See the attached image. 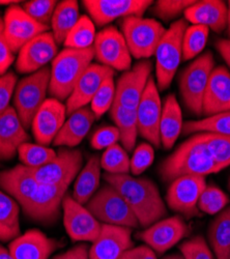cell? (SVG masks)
Wrapping results in <instances>:
<instances>
[{"label": "cell", "mask_w": 230, "mask_h": 259, "mask_svg": "<svg viewBox=\"0 0 230 259\" xmlns=\"http://www.w3.org/2000/svg\"><path fill=\"white\" fill-rule=\"evenodd\" d=\"M133 246L132 228L102 224L98 237L89 248V259H118Z\"/></svg>", "instance_id": "d6986e66"}, {"label": "cell", "mask_w": 230, "mask_h": 259, "mask_svg": "<svg viewBox=\"0 0 230 259\" xmlns=\"http://www.w3.org/2000/svg\"><path fill=\"white\" fill-rule=\"evenodd\" d=\"M19 212L18 202L0 190V242L14 241L21 235Z\"/></svg>", "instance_id": "d6a6232c"}, {"label": "cell", "mask_w": 230, "mask_h": 259, "mask_svg": "<svg viewBox=\"0 0 230 259\" xmlns=\"http://www.w3.org/2000/svg\"><path fill=\"white\" fill-rule=\"evenodd\" d=\"M182 114L179 104L174 95L166 98L162 107L160 121V138L164 148L170 149L182 131Z\"/></svg>", "instance_id": "f1b7e54d"}, {"label": "cell", "mask_w": 230, "mask_h": 259, "mask_svg": "<svg viewBox=\"0 0 230 259\" xmlns=\"http://www.w3.org/2000/svg\"><path fill=\"white\" fill-rule=\"evenodd\" d=\"M64 225L70 239L73 242H94L102 224L94 217L90 211L77 202L73 196L66 195L62 200Z\"/></svg>", "instance_id": "2e32d148"}, {"label": "cell", "mask_w": 230, "mask_h": 259, "mask_svg": "<svg viewBox=\"0 0 230 259\" xmlns=\"http://www.w3.org/2000/svg\"><path fill=\"white\" fill-rule=\"evenodd\" d=\"M164 259H183V258H181L178 255H171V256H168V257H166Z\"/></svg>", "instance_id": "6f0895ef"}, {"label": "cell", "mask_w": 230, "mask_h": 259, "mask_svg": "<svg viewBox=\"0 0 230 259\" xmlns=\"http://www.w3.org/2000/svg\"><path fill=\"white\" fill-rule=\"evenodd\" d=\"M208 29L202 25L188 26L182 37V59L190 60L196 57L204 49L207 37Z\"/></svg>", "instance_id": "f35d334b"}, {"label": "cell", "mask_w": 230, "mask_h": 259, "mask_svg": "<svg viewBox=\"0 0 230 259\" xmlns=\"http://www.w3.org/2000/svg\"><path fill=\"white\" fill-rule=\"evenodd\" d=\"M79 18V6L75 0H64L57 4L51 20L52 34L57 45L64 44Z\"/></svg>", "instance_id": "4dcf8cb0"}, {"label": "cell", "mask_w": 230, "mask_h": 259, "mask_svg": "<svg viewBox=\"0 0 230 259\" xmlns=\"http://www.w3.org/2000/svg\"><path fill=\"white\" fill-rule=\"evenodd\" d=\"M20 2H15V0H0V5H8V6H12V5H16L19 4Z\"/></svg>", "instance_id": "11a10c76"}, {"label": "cell", "mask_w": 230, "mask_h": 259, "mask_svg": "<svg viewBox=\"0 0 230 259\" xmlns=\"http://www.w3.org/2000/svg\"><path fill=\"white\" fill-rule=\"evenodd\" d=\"M94 217L104 224L136 228L139 222L127 201L109 184L103 186L85 206Z\"/></svg>", "instance_id": "52a82bcc"}, {"label": "cell", "mask_w": 230, "mask_h": 259, "mask_svg": "<svg viewBox=\"0 0 230 259\" xmlns=\"http://www.w3.org/2000/svg\"><path fill=\"white\" fill-rule=\"evenodd\" d=\"M119 140V132L116 126H104L93 135L90 144L95 149H106Z\"/></svg>", "instance_id": "7dc6e473"}, {"label": "cell", "mask_w": 230, "mask_h": 259, "mask_svg": "<svg viewBox=\"0 0 230 259\" xmlns=\"http://www.w3.org/2000/svg\"><path fill=\"white\" fill-rule=\"evenodd\" d=\"M215 69L211 51L196 58L179 77V92L188 110L199 116L202 114V102L211 74Z\"/></svg>", "instance_id": "ba28073f"}, {"label": "cell", "mask_w": 230, "mask_h": 259, "mask_svg": "<svg viewBox=\"0 0 230 259\" xmlns=\"http://www.w3.org/2000/svg\"><path fill=\"white\" fill-rule=\"evenodd\" d=\"M0 259H15L11 252L0 245Z\"/></svg>", "instance_id": "db71d44e"}, {"label": "cell", "mask_w": 230, "mask_h": 259, "mask_svg": "<svg viewBox=\"0 0 230 259\" xmlns=\"http://www.w3.org/2000/svg\"><path fill=\"white\" fill-rule=\"evenodd\" d=\"M95 119L96 116L88 107L73 112L60 128L53 144L66 147L77 146L88 134Z\"/></svg>", "instance_id": "83f0119b"}, {"label": "cell", "mask_w": 230, "mask_h": 259, "mask_svg": "<svg viewBox=\"0 0 230 259\" xmlns=\"http://www.w3.org/2000/svg\"><path fill=\"white\" fill-rule=\"evenodd\" d=\"M211 156L219 166L225 169L230 165V135L200 133Z\"/></svg>", "instance_id": "ab89813d"}, {"label": "cell", "mask_w": 230, "mask_h": 259, "mask_svg": "<svg viewBox=\"0 0 230 259\" xmlns=\"http://www.w3.org/2000/svg\"><path fill=\"white\" fill-rule=\"evenodd\" d=\"M120 25L130 53L136 59L153 56L166 32L159 21L143 17L124 18Z\"/></svg>", "instance_id": "8992f818"}, {"label": "cell", "mask_w": 230, "mask_h": 259, "mask_svg": "<svg viewBox=\"0 0 230 259\" xmlns=\"http://www.w3.org/2000/svg\"><path fill=\"white\" fill-rule=\"evenodd\" d=\"M182 134L212 133L219 135H230V111L207 116L199 120L187 121L182 125Z\"/></svg>", "instance_id": "e575fe53"}, {"label": "cell", "mask_w": 230, "mask_h": 259, "mask_svg": "<svg viewBox=\"0 0 230 259\" xmlns=\"http://www.w3.org/2000/svg\"><path fill=\"white\" fill-rule=\"evenodd\" d=\"M228 202V196L221 189L215 186L206 185L199 197L198 208L205 213L216 214L222 211Z\"/></svg>", "instance_id": "b9f144b4"}, {"label": "cell", "mask_w": 230, "mask_h": 259, "mask_svg": "<svg viewBox=\"0 0 230 259\" xmlns=\"http://www.w3.org/2000/svg\"><path fill=\"white\" fill-rule=\"evenodd\" d=\"M94 47L85 50L66 48L52 61L49 94L58 101H65L73 93L81 76L93 63Z\"/></svg>", "instance_id": "3957f363"}, {"label": "cell", "mask_w": 230, "mask_h": 259, "mask_svg": "<svg viewBox=\"0 0 230 259\" xmlns=\"http://www.w3.org/2000/svg\"><path fill=\"white\" fill-rule=\"evenodd\" d=\"M82 164L83 156L80 150L60 148L51 162L30 169L33 178L39 185L72 184L81 171Z\"/></svg>", "instance_id": "30bf717a"}, {"label": "cell", "mask_w": 230, "mask_h": 259, "mask_svg": "<svg viewBox=\"0 0 230 259\" xmlns=\"http://www.w3.org/2000/svg\"><path fill=\"white\" fill-rule=\"evenodd\" d=\"M118 259H158L155 251L149 246H139L125 251Z\"/></svg>", "instance_id": "f907efd6"}, {"label": "cell", "mask_w": 230, "mask_h": 259, "mask_svg": "<svg viewBox=\"0 0 230 259\" xmlns=\"http://www.w3.org/2000/svg\"><path fill=\"white\" fill-rule=\"evenodd\" d=\"M53 259H89V248L86 244H81L55 256Z\"/></svg>", "instance_id": "816d5d0a"}, {"label": "cell", "mask_w": 230, "mask_h": 259, "mask_svg": "<svg viewBox=\"0 0 230 259\" xmlns=\"http://www.w3.org/2000/svg\"><path fill=\"white\" fill-rule=\"evenodd\" d=\"M138 134L151 144L160 147V121L162 116V104L159 90L155 80L151 77L140 103L136 109Z\"/></svg>", "instance_id": "9a60e30c"}, {"label": "cell", "mask_w": 230, "mask_h": 259, "mask_svg": "<svg viewBox=\"0 0 230 259\" xmlns=\"http://www.w3.org/2000/svg\"><path fill=\"white\" fill-rule=\"evenodd\" d=\"M179 250L181 251L183 259H214L210 247L200 235L183 242Z\"/></svg>", "instance_id": "bcb514c9"}, {"label": "cell", "mask_w": 230, "mask_h": 259, "mask_svg": "<svg viewBox=\"0 0 230 259\" xmlns=\"http://www.w3.org/2000/svg\"><path fill=\"white\" fill-rule=\"evenodd\" d=\"M50 76V69L45 67L23 78L16 85L13 108L25 130L31 127L34 115L47 100Z\"/></svg>", "instance_id": "277c9868"}, {"label": "cell", "mask_w": 230, "mask_h": 259, "mask_svg": "<svg viewBox=\"0 0 230 259\" xmlns=\"http://www.w3.org/2000/svg\"><path fill=\"white\" fill-rule=\"evenodd\" d=\"M183 14L186 21L193 25H202L215 32H222L227 27L228 7L221 0L196 2Z\"/></svg>", "instance_id": "4316f807"}, {"label": "cell", "mask_w": 230, "mask_h": 259, "mask_svg": "<svg viewBox=\"0 0 230 259\" xmlns=\"http://www.w3.org/2000/svg\"><path fill=\"white\" fill-rule=\"evenodd\" d=\"M155 152L150 143H141L134 150L131 159L130 171L134 177H138L148 169L154 162Z\"/></svg>", "instance_id": "f6af8a7d"}, {"label": "cell", "mask_w": 230, "mask_h": 259, "mask_svg": "<svg viewBox=\"0 0 230 259\" xmlns=\"http://www.w3.org/2000/svg\"><path fill=\"white\" fill-rule=\"evenodd\" d=\"M195 3L190 0H159L154 5L153 14L164 21H169L185 13Z\"/></svg>", "instance_id": "ee69618b"}, {"label": "cell", "mask_w": 230, "mask_h": 259, "mask_svg": "<svg viewBox=\"0 0 230 259\" xmlns=\"http://www.w3.org/2000/svg\"><path fill=\"white\" fill-rule=\"evenodd\" d=\"M228 17H227V28H228V34L230 36V2L228 3Z\"/></svg>", "instance_id": "9f6ffc18"}, {"label": "cell", "mask_w": 230, "mask_h": 259, "mask_svg": "<svg viewBox=\"0 0 230 259\" xmlns=\"http://www.w3.org/2000/svg\"><path fill=\"white\" fill-rule=\"evenodd\" d=\"M19 159L24 166L37 168L51 162L57 155L54 149L33 143H24L18 149Z\"/></svg>", "instance_id": "8d00e7d4"}, {"label": "cell", "mask_w": 230, "mask_h": 259, "mask_svg": "<svg viewBox=\"0 0 230 259\" xmlns=\"http://www.w3.org/2000/svg\"><path fill=\"white\" fill-rule=\"evenodd\" d=\"M208 240L217 259H228L230 251V206L224 208L208 229Z\"/></svg>", "instance_id": "836d02e7"}, {"label": "cell", "mask_w": 230, "mask_h": 259, "mask_svg": "<svg viewBox=\"0 0 230 259\" xmlns=\"http://www.w3.org/2000/svg\"><path fill=\"white\" fill-rule=\"evenodd\" d=\"M82 4L93 22L103 27L116 19L142 17L154 3L151 0H84Z\"/></svg>", "instance_id": "8fae6325"}, {"label": "cell", "mask_w": 230, "mask_h": 259, "mask_svg": "<svg viewBox=\"0 0 230 259\" xmlns=\"http://www.w3.org/2000/svg\"><path fill=\"white\" fill-rule=\"evenodd\" d=\"M110 114L119 132V139L127 152H132L138 136V122L136 110L127 109L117 104L112 105Z\"/></svg>", "instance_id": "1f68e13d"}, {"label": "cell", "mask_w": 230, "mask_h": 259, "mask_svg": "<svg viewBox=\"0 0 230 259\" xmlns=\"http://www.w3.org/2000/svg\"><path fill=\"white\" fill-rule=\"evenodd\" d=\"M216 48L220 53V55L222 56V58L227 63L228 68L230 69V39L221 38L217 40Z\"/></svg>", "instance_id": "f5cc1de1"}, {"label": "cell", "mask_w": 230, "mask_h": 259, "mask_svg": "<svg viewBox=\"0 0 230 259\" xmlns=\"http://www.w3.org/2000/svg\"><path fill=\"white\" fill-rule=\"evenodd\" d=\"M56 6L57 2L55 0H30L22 3L21 7L36 22L49 27Z\"/></svg>", "instance_id": "7bdbcfd3"}, {"label": "cell", "mask_w": 230, "mask_h": 259, "mask_svg": "<svg viewBox=\"0 0 230 259\" xmlns=\"http://www.w3.org/2000/svg\"><path fill=\"white\" fill-rule=\"evenodd\" d=\"M114 71L100 63H91L83 73L71 96L67 100V115L86 107L99 91L102 83L107 78L113 77Z\"/></svg>", "instance_id": "7402d4cb"}, {"label": "cell", "mask_w": 230, "mask_h": 259, "mask_svg": "<svg viewBox=\"0 0 230 259\" xmlns=\"http://www.w3.org/2000/svg\"><path fill=\"white\" fill-rule=\"evenodd\" d=\"M153 63L150 60L137 62L132 70L124 72L115 85L114 104L136 110L151 78Z\"/></svg>", "instance_id": "e0dca14e"}, {"label": "cell", "mask_w": 230, "mask_h": 259, "mask_svg": "<svg viewBox=\"0 0 230 259\" xmlns=\"http://www.w3.org/2000/svg\"><path fill=\"white\" fill-rule=\"evenodd\" d=\"M60 246L40 230L30 229L12 241L9 251L15 259H49Z\"/></svg>", "instance_id": "603a6c76"}, {"label": "cell", "mask_w": 230, "mask_h": 259, "mask_svg": "<svg viewBox=\"0 0 230 259\" xmlns=\"http://www.w3.org/2000/svg\"><path fill=\"white\" fill-rule=\"evenodd\" d=\"M187 224L179 215H174L160 220L138 234V239L143 241L155 252L164 253L175 246L188 234Z\"/></svg>", "instance_id": "44dd1931"}, {"label": "cell", "mask_w": 230, "mask_h": 259, "mask_svg": "<svg viewBox=\"0 0 230 259\" xmlns=\"http://www.w3.org/2000/svg\"><path fill=\"white\" fill-rule=\"evenodd\" d=\"M130 164L127 150L117 143L106 148L101 158V167L109 175H128Z\"/></svg>", "instance_id": "74e56055"}, {"label": "cell", "mask_w": 230, "mask_h": 259, "mask_svg": "<svg viewBox=\"0 0 230 259\" xmlns=\"http://www.w3.org/2000/svg\"><path fill=\"white\" fill-rule=\"evenodd\" d=\"M160 175L165 182L187 176H200L216 174L221 171L208 152L201 134L197 133L181 143V145L165 159L160 166Z\"/></svg>", "instance_id": "7a4b0ae2"}, {"label": "cell", "mask_w": 230, "mask_h": 259, "mask_svg": "<svg viewBox=\"0 0 230 259\" xmlns=\"http://www.w3.org/2000/svg\"><path fill=\"white\" fill-rule=\"evenodd\" d=\"M96 35V27L93 20L88 16L83 15L70 31L64 45L70 49L85 50L94 47Z\"/></svg>", "instance_id": "d590c367"}, {"label": "cell", "mask_w": 230, "mask_h": 259, "mask_svg": "<svg viewBox=\"0 0 230 259\" xmlns=\"http://www.w3.org/2000/svg\"><path fill=\"white\" fill-rule=\"evenodd\" d=\"M29 140L22 122L13 107L0 116V161H11L18 153L19 147Z\"/></svg>", "instance_id": "484cf974"}, {"label": "cell", "mask_w": 230, "mask_h": 259, "mask_svg": "<svg viewBox=\"0 0 230 259\" xmlns=\"http://www.w3.org/2000/svg\"><path fill=\"white\" fill-rule=\"evenodd\" d=\"M15 61V53L12 51L4 32V19L0 18V76L8 73Z\"/></svg>", "instance_id": "681fc988"}, {"label": "cell", "mask_w": 230, "mask_h": 259, "mask_svg": "<svg viewBox=\"0 0 230 259\" xmlns=\"http://www.w3.org/2000/svg\"><path fill=\"white\" fill-rule=\"evenodd\" d=\"M230 111V72L222 66L211 74L202 102V114L206 117Z\"/></svg>", "instance_id": "d4e9b609"}, {"label": "cell", "mask_w": 230, "mask_h": 259, "mask_svg": "<svg viewBox=\"0 0 230 259\" xmlns=\"http://www.w3.org/2000/svg\"><path fill=\"white\" fill-rule=\"evenodd\" d=\"M115 98V83L113 77L102 83L99 91L90 102V109L96 118H100L111 109Z\"/></svg>", "instance_id": "60d3db41"}, {"label": "cell", "mask_w": 230, "mask_h": 259, "mask_svg": "<svg viewBox=\"0 0 230 259\" xmlns=\"http://www.w3.org/2000/svg\"><path fill=\"white\" fill-rule=\"evenodd\" d=\"M48 26L39 24L29 17L22 7L12 5L6 11L4 18V32L14 53H19L28 41L48 31Z\"/></svg>", "instance_id": "5bb4252c"}, {"label": "cell", "mask_w": 230, "mask_h": 259, "mask_svg": "<svg viewBox=\"0 0 230 259\" xmlns=\"http://www.w3.org/2000/svg\"><path fill=\"white\" fill-rule=\"evenodd\" d=\"M71 184L38 185L33 196L22 208L28 218L33 221L49 224L54 222L59 215L62 200L67 195Z\"/></svg>", "instance_id": "7c38bea8"}, {"label": "cell", "mask_w": 230, "mask_h": 259, "mask_svg": "<svg viewBox=\"0 0 230 259\" xmlns=\"http://www.w3.org/2000/svg\"><path fill=\"white\" fill-rule=\"evenodd\" d=\"M188 27L186 20H178L167 29L156 50L157 88L165 91L170 86L182 58V37Z\"/></svg>", "instance_id": "5b68a950"}, {"label": "cell", "mask_w": 230, "mask_h": 259, "mask_svg": "<svg viewBox=\"0 0 230 259\" xmlns=\"http://www.w3.org/2000/svg\"><path fill=\"white\" fill-rule=\"evenodd\" d=\"M205 187L204 177L187 176L178 178L171 183L167 191V204L186 218L196 217L199 214L198 200Z\"/></svg>", "instance_id": "4fadbf2b"}, {"label": "cell", "mask_w": 230, "mask_h": 259, "mask_svg": "<svg viewBox=\"0 0 230 259\" xmlns=\"http://www.w3.org/2000/svg\"><path fill=\"white\" fill-rule=\"evenodd\" d=\"M38 183L31 174L30 167L23 164L0 171V189L24 207L38 188Z\"/></svg>", "instance_id": "cb8c5ba5"}, {"label": "cell", "mask_w": 230, "mask_h": 259, "mask_svg": "<svg viewBox=\"0 0 230 259\" xmlns=\"http://www.w3.org/2000/svg\"><path fill=\"white\" fill-rule=\"evenodd\" d=\"M228 259H230V251H229V258Z\"/></svg>", "instance_id": "91938a15"}, {"label": "cell", "mask_w": 230, "mask_h": 259, "mask_svg": "<svg viewBox=\"0 0 230 259\" xmlns=\"http://www.w3.org/2000/svg\"><path fill=\"white\" fill-rule=\"evenodd\" d=\"M94 50L95 58L102 66L113 71L131 70L132 55L122 33L114 26H107L96 35Z\"/></svg>", "instance_id": "9c48e42d"}, {"label": "cell", "mask_w": 230, "mask_h": 259, "mask_svg": "<svg viewBox=\"0 0 230 259\" xmlns=\"http://www.w3.org/2000/svg\"><path fill=\"white\" fill-rule=\"evenodd\" d=\"M101 159L91 156L76 178L73 198L80 204H86L95 195L101 180Z\"/></svg>", "instance_id": "f546056e"}, {"label": "cell", "mask_w": 230, "mask_h": 259, "mask_svg": "<svg viewBox=\"0 0 230 259\" xmlns=\"http://www.w3.org/2000/svg\"><path fill=\"white\" fill-rule=\"evenodd\" d=\"M66 116L65 104L54 98L47 99L34 115L31 124L32 134L37 144L47 146L53 143L66 121Z\"/></svg>", "instance_id": "ffe728a7"}, {"label": "cell", "mask_w": 230, "mask_h": 259, "mask_svg": "<svg viewBox=\"0 0 230 259\" xmlns=\"http://www.w3.org/2000/svg\"><path fill=\"white\" fill-rule=\"evenodd\" d=\"M228 189L230 191V178H229V181H228Z\"/></svg>", "instance_id": "680465c9"}, {"label": "cell", "mask_w": 230, "mask_h": 259, "mask_svg": "<svg viewBox=\"0 0 230 259\" xmlns=\"http://www.w3.org/2000/svg\"><path fill=\"white\" fill-rule=\"evenodd\" d=\"M57 50L58 46L52 32L41 33L19 51L16 70L21 74H33L53 61L57 55Z\"/></svg>", "instance_id": "ac0fdd59"}, {"label": "cell", "mask_w": 230, "mask_h": 259, "mask_svg": "<svg viewBox=\"0 0 230 259\" xmlns=\"http://www.w3.org/2000/svg\"><path fill=\"white\" fill-rule=\"evenodd\" d=\"M104 180L127 201L141 227H150L167 214L159 189L151 180L109 174L104 175Z\"/></svg>", "instance_id": "6da1fadb"}, {"label": "cell", "mask_w": 230, "mask_h": 259, "mask_svg": "<svg viewBox=\"0 0 230 259\" xmlns=\"http://www.w3.org/2000/svg\"><path fill=\"white\" fill-rule=\"evenodd\" d=\"M17 84V77L13 72H8L0 76V116L10 107V102L14 96Z\"/></svg>", "instance_id": "c3c4849f"}]
</instances>
